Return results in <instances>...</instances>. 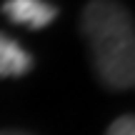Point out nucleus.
Masks as SVG:
<instances>
[{
    "mask_svg": "<svg viewBox=\"0 0 135 135\" xmlns=\"http://www.w3.org/2000/svg\"><path fill=\"white\" fill-rule=\"evenodd\" d=\"M0 10L10 23L30 28V30L48 28L58 18V8L50 5L48 0H5Z\"/></svg>",
    "mask_w": 135,
    "mask_h": 135,
    "instance_id": "obj_2",
    "label": "nucleus"
},
{
    "mask_svg": "<svg viewBox=\"0 0 135 135\" xmlns=\"http://www.w3.org/2000/svg\"><path fill=\"white\" fill-rule=\"evenodd\" d=\"M83 33L100 80L113 90H130L135 83L133 15L115 0H90L83 10Z\"/></svg>",
    "mask_w": 135,
    "mask_h": 135,
    "instance_id": "obj_1",
    "label": "nucleus"
},
{
    "mask_svg": "<svg viewBox=\"0 0 135 135\" xmlns=\"http://www.w3.org/2000/svg\"><path fill=\"white\" fill-rule=\"evenodd\" d=\"M33 68V58L20 43L0 33V78H20Z\"/></svg>",
    "mask_w": 135,
    "mask_h": 135,
    "instance_id": "obj_3",
    "label": "nucleus"
},
{
    "mask_svg": "<svg viewBox=\"0 0 135 135\" xmlns=\"http://www.w3.org/2000/svg\"><path fill=\"white\" fill-rule=\"evenodd\" d=\"M105 135H135V123L133 115H120L118 120H113V125L108 128Z\"/></svg>",
    "mask_w": 135,
    "mask_h": 135,
    "instance_id": "obj_4",
    "label": "nucleus"
},
{
    "mask_svg": "<svg viewBox=\"0 0 135 135\" xmlns=\"http://www.w3.org/2000/svg\"><path fill=\"white\" fill-rule=\"evenodd\" d=\"M0 135H28V133H18V130H3Z\"/></svg>",
    "mask_w": 135,
    "mask_h": 135,
    "instance_id": "obj_5",
    "label": "nucleus"
}]
</instances>
